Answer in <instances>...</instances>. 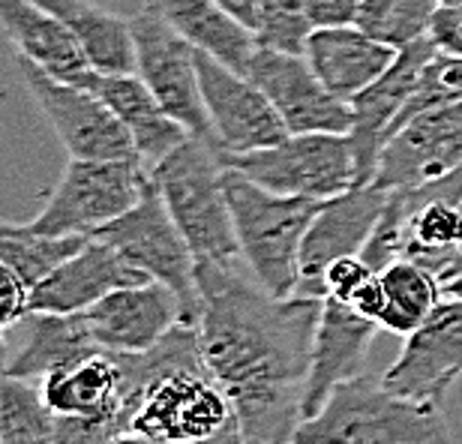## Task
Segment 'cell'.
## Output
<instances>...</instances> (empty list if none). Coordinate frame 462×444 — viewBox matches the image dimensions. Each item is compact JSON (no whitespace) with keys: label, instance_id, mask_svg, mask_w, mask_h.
Segmentation results:
<instances>
[{"label":"cell","instance_id":"cell-1","mask_svg":"<svg viewBox=\"0 0 462 444\" xmlns=\"http://www.w3.org/2000/svg\"><path fill=\"white\" fill-rule=\"evenodd\" d=\"M196 273L201 360L235 405L240 441L291 444L325 298H276L235 262L196 264Z\"/></svg>","mask_w":462,"mask_h":444},{"label":"cell","instance_id":"cell-2","mask_svg":"<svg viewBox=\"0 0 462 444\" xmlns=\"http://www.w3.org/2000/svg\"><path fill=\"white\" fill-rule=\"evenodd\" d=\"M129 430L153 444H244L228 393L201 360L199 325H174L153 348L117 355Z\"/></svg>","mask_w":462,"mask_h":444},{"label":"cell","instance_id":"cell-3","mask_svg":"<svg viewBox=\"0 0 462 444\" xmlns=\"http://www.w3.org/2000/svg\"><path fill=\"white\" fill-rule=\"evenodd\" d=\"M291 444H450V423L436 402L391 391L382 378H348Z\"/></svg>","mask_w":462,"mask_h":444},{"label":"cell","instance_id":"cell-4","mask_svg":"<svg viewBox=\"0 0 462 444\" xmlns=\"http://www.w3.org/2000/svg\"><path fill=\"white\" fill-rule=\"evenodd\" d=\"M151 180L178 222L196 264H228L240 255L226 196L223 147L189 135L151 165Z\"/></svg>","mask_w":462,"mask_h":444},{"label":"cell","instance_id":"cell-5","mask_svg":"<svg viewBox=\"0 0 462 444\" xmlns=\"http://www.w3.org/2000/svg\"><path fill=\"white\" fill-rule=\"evenodd\" d=\"M226 196L235 219L240 255L276 298H294L300 280V246L321 201L280 196L226 165Z\"/></svg>","mask_w":462,"mask_h":444},{"label":"cell","instance_id":"cell-6","mask_svg":"<svg viewBox=\"0 0 462 444\" xmlns=\"http://www.w3.org/2000/svg\"><path fill=\"white\" fill-rule=\"evenodd\" d=\"M151 187L142 160H69L51 199L27 226L45 237H94L124 217Z\"/></svg>","mask_w":462,"mask_h":444},{"label":"cell","instance_id":"cell-7","mask_svg":"<svg viewBox=\"0 0 462 444\" xmlns=\"http://www.w3.org/2000/svg\"><path fill=\"white\" fill-rule=\"evenodd\" d=\"M223 162L280 196L328 201L357 187L355 147L339 133H291L280 144L226 153Z\"/></svg>","mask_w":462,"mask_h":444},{"label":"cell","instance_id":"cell-8","mask_svg":"<svg viewBox=\"0 0 462 444\" xmlns=\"http://www.w3.org/2000/svg\"><path fill=\"white\" fill-rule=\"evenodd\" d=\"M94 237L112 244L129 264L144 271L151 280L169 285L174 298L180 301L183 325H199L201 291L196 255H192L187 237L169 214V208H165L162 196L156 192L153 180L135 208H129L124 217L103 226Z\"/></svg>","mask_w":462,"mask_h":444},{"label":"cell","instance_id":"cell-9","mask_svg":"<svg viewBox=\"0 0 462 444\" xmlns=\"http://www.w3.org/2000/svg\"><path fill=\"white\" fill-rule=\"evenodd\" d=\"M129 22H133L138 79L151 88L156 103L169 111L180 126H187L189 135L205 138L210 144H219L217 129L210 124L205 97H201L196 49L165 22L162 13L153 4H147Z\"/></svg>","mask_w":462,"mask_h":444},{"label":"cell","instance_id":"cell-10","mask_svg":"<svg viewBox=\"0 0 462 444\" xmlns=\"http://www.w3.org/2000/svg\"><path fill=\"white\" fill-rule=\"evenodd\" d=\"M18 69L69 160H142L129 129L97 94L54 79L33 60L18 58Z\"/></svg>","mask_w":462,"mask_h":444},{"label":"cell","instance_id":"cell-11","mask_svg":"<svg viewBox=\"0 0 462 444\" xmlns=\"http://www.w3.org/2000/svg\"><path fill=\"white\" fill-rule=\"evenodd\" d=\"M196 67L210 124H214L226 153L258 151V147L280 144L285 135H291L280 111L249 76L223 67L199 49Z\"/></svg>","mask_w":462,"mask_h":444},{"label":"cell","instance_id":"cell-12","mask_svg":"<svg viewBox=\"0 0 462 444\" xmlns=\"http://www.w3.org/2000/svg\"><path fill=\"white\" fill-rule=\"evenodd\" d=\"M462 378V298H445L430 319L405 337L400 357L387 366L382 382L411 400H448L450 387Z\"/></svg>","mask_w":462,"mask_h":444},{"label":"cell","instance_id":"cell-13","mask_svg":"<svg viewBox=\"0 0 462 444\" xmlns=\"http://www.w3.org/2000/svg\"><path fill=\"white\" fill-rule=\"evenodd\" d=\"M249 79L280 111L289 133H351V103L334 97L310 67L307 54H289L258 45Z\"/></svg>","mask_w":462,"mask_h":444},{"label":"cell","instance_id":"cell-14","mask_svg":"<svg viewBox=\"0 0 462 444\" xmlns=\"http://www.w3.org/2000/svg\"><path fill=\"white\" fill-rule=\"evenodd\" d=\"M387 201V190L375 183L351 187L343 196L321 201L300 246L298 298H325V271L337 258L360 255L375 231Z\"/></svg>","mask_w":462,"mask_h":444},{"label":"cell","instance_id":"cell-15","mask_svg":"<svg viewBox=\"0 0 462 444\" xmlns=\"http://www.w3.org/2000/svg\"><path fill=\"white\" fill-rule=\"evenodd\" d=\"M439 45L432 36H420L409 45H402L396 60L387 67L382 79H375L366 90L351 99V147H355V169H357V187L373 183L382 160L384 144L391 142L393 124L400 111L409 103L414 85H418L423 67Z\"/></svg>","mask_w":462,"mask_h":444},{"label":"cell","instance_id":"cell-16","mask_svg":"<svg viewBox=\"0 0 462 444\" xmlns=\"http://www.w3.org/2000/svg\"><path fill=\"white\" fill-rule=\"evenodd\" d=\"M462 169V99L423 111L384 144L373 183L382 190L418 187Z\"/></svg>","mask_w":462,"mask_h":444},{"label":"cell","instance_id":"cell-17","mask_svg":"<svg viewBox=\"0 0 462 444\" xmlns=\"http://www.w3.org/2000/svg\"><path fill=\"white\" fill-rule=\"evenodd\" d=\"M79 316L90 342L112 355H138L153 348L165 333L183 321L180 301L169 285L156 280L115 289L94 307L81 310Z\"/></svg>","mask_w":462,"mask_h":444},{"label":"cell","instance_id":"cell-18","mask_svg":"<svg viewBox=\"0 0 462 444\" xmlns=\"http://www.w3.org/2000/svg\"><path fill=\"white\" fill-rule=\"evenodd\" d=\"M151 282V276L138 271L117 253L112 244L90 237L76 255L58 264L54 271L31 289V312L69 316L103 301L115 289Z\"/></svg>","mask_w":462,"mask_h":444},{"label":"cell","instance_id":"cell-19","mask_svg":"<svg viewBox=\"0 0 462 444\" xmlns=\"http://www.w3.org/2000/svg\"><path fill=\"white\" fill-rule=\"evenodd\" d=\"M378 325L337 298L321 301L316 339H312L310 378L303 391V421L321 412L328 396L348 378L364 375L369 346Z\"/></svg>","mask_w":462,"mask_h":444},{"label":"cell","instance_id":"cell-20","mask_svg":"<svg viewBox=\"0 0 462 444\" xmlns=\"http://www.w3.org/2000/svg\"><path fill=\"white\" fill-rule=\"evenodd\" d=\"M72 85L97 94L103 103L120 117V124L129 129L135 142V151L144 162L156 165L162 156H169L180 142H187L189 133L165 111L151 88L138 79V72H97L88 69Z\"/></svg>","mask_w":462,"mask_h":444},{"label":"cell","instance_id":"cell-21","mask_svg":"<svg viewBox=\"0 0 462 444\" xmlns=\"http://www.w3.org/2000/svg\"><path fill=\"white\" fill-rule=\"evenodd\" d=\"M303 54H307L310 67L325 81L330 94L351 103L360 90H366L375 79L384 76L400 49L369 36L357 24H351L312 31Z\"/></svg>","mask_w":462,"mask_h":444},{"label":"cell","instance_id":"cell-22","mask_svg":"<svg viewBox=\"0 0 462 444\" xmlns=\"http://www.w3.org/2000/svg\"><path fill=\"white\" fill-rule=\"evenodd\" d=\"M0 27L18 49V58L33 60L60 81H76L94 69L69 27L33 0H0Z\"/></svg>","mask_w":462,"mask_h":444},{"label":"cell","instance_id":"cell-23","mask_svg":"<svg viewBox=\"0 0 462 444\" xmlns=\"http://www.w3.org/2000/svg\"><path fill=\"white\" fill-rule=\"evenodd\" d=\"M151 4L192 49L210 54L240 76H249L258 36L226 6H219L217 0H151Z\"/></svg>","mask_w":462,"mask_h":444},{"label":"cell","instance_id":"cell-24","mask_svg":"<svg viewBox=\"0 0 462 444\" xmlns=\"http://www.w3.org/2000/svg\"><path fill=\"white\" fill-rule=\"evenodd\" d=\"M58 15L76 36L88 63L97 72H135L133 22L106 13L90 0H33Z\"/></svg>","mask_w":462,"mask_h":444},{"label":"cell","instance_id":"cell-25","mask_svg":"<svg viewBox=\"0 0 462 444\" xmlns=\"http://www.w3.org/2000/svg\"><path fill=\"white\" fill-rule=\"evenodd\" d=\"M42 393L58 414H106L117 409L129 418L120 396L117 355L112 351H97L63 369H54L42 378Z\"/></svg>","mask_w":462,"mask_h":444},{"label":"cell","instance_id":"cell-26","mask_svg":"<svg viewBox=\"0 0 462 444\" xmlns=\"http://www.w3.org/2000/svg\"><path fill=\"white\" fill-rule=\"evenodd\" d=\"M97 351L99 348L90 342L79 312H69V316L31 312V330H27L24 346L6 360L4 373L42 382L54 369H63Z\"/></svg>","mask_w":462,"mask_h":444},{"label":"cell","instance_id":"cell-27","mask_svg":"<svg viewBox=\"0 0 462 444\" xmlns=\"http://www.w3.org/2000/svg\"><path fill=\"white\" fill-rule=\"evenodd\" d=\"M378 280H382V289L387 298L382 319H378V328L393 333V337H402V339L411 337L441 301L439 280L427 267L411 262V258H396V262L382 267Z\"/></svg>","mask_w":462,"mask_h":444},{"label":"cell","instance_id":"cell-28","mask_svg":"<svg viewBox=\"0 0 462 444\" xmlns=\"http://www.w3.org/2000/svg\"><path fill=\"white\" fill-rule=\"evenodd\" d=\"M58 412L45 402L42 382L0 373V444H54Z\"/></svg>","mask_w":462,"mask_h":444},{"label":"cell","instance_id":"cell-29","mask_svg":"<svg viewBox=\"0 0 462 444\" xmlns=\"http://www.w3.org/2000/svg\"><path fill=\"white\" fill-rule=\"evenodd\" d=\"M90 237H45L27 226V222H9L0 219V262L24 276V282L33 285L45 280L54 267L76 255Z\"/></svg>","mask_w":462,"mask_h":444},{"label":"cell","instance_id":"cell-30","mask_svg":"<svg viewBox=\"0 0 462 444\" xmlns=\"http://www.w3.org/2000/svg\"><path fill=\"white\" fill-rule=\"evenodd\" d=\"M441 0H360L357 27L393 49L430 36Z\"/></svg>","mask_w":462,"mask_h":444},{"label":"cell","instance_id":"cell-31","mask_svg":"<svg viewBox=\"0 0 462 444\" xmlns=\"http://www.w3.org/2000/svg\"><path fill=\"white\" fill-rule=\"evenodd\" d=\"M459 99H462V54H448V51L439 49L427 60V67H423L418 85H414L411 97H409V103H405L400 117H396L393 133L409 124V120L423 115V111L459 103ZM393 133H391V138H393Z\"/></svg>","mask_w":462,"mask_h":444},{"label":"cell","instance_id":"cell-32","mask_svg":"<svg viewBox=\"0 0 462 444\" xmlns=\"http://www.w3.org/2000/svg\"><path fill=\"white\" fill-rule=\"evenodd\" d=\"M312 33L307 0H258V45L289 54L307 51Z\"/></svg>","mask_w":462,"mask_h":444},{"label":"cell","instance_id":"cell-33","mask_svg":"<svg viewBox=\"0 0 462 444\" xmlns=\"http://www.w3.org/2000/svg\"><path fill=\"white\" fill-rule=\"evenodd\" d=\"M126 430L129 418L117 409L106 414H58L54 444H106Z\"/></svg>","mask_w":462,"mask_h":444},{"label":"cell","instance_id":"cell-34","mask_svg":"<svg viewBox=\"0 0 462 444\" xmlns=\"http://www.w3.org/2000/svg\"><path fill=\"white\" fill-rule=\"evenodd\" d=\"M24 319H31V285L22 273L0 262V330L15 328Z\"/></svg>","mask_w":462,"mask_h":444},{"label":"cell","instance_id":"cell-35","mask_svg":"<svg viewBox=\"0 0 462 444\" xmlns=\"http://www.w3.org/2000/svg\"><path fill=\"white\" fill-rule=\"evenodd\" d=\"M369 276H375V271L364 262V255L337 258V262L325 271V298L348 301Z\"/></svg>","mask_w":462,"mask_h":444},{"label":"cell","instance_id":"cell-36","mask_svg":"<svg viewBox=\"0 0 462 444\" xmlns=\"http://www.w3.org/2000/svg\"><path fill=\"white\" fill-rule=\"evenodd\" d=\"M312 31L319 27H351L357 24L360 0H307Z\"/></svg>","mask_w":462,"mask_h":444},{"label":"cell","instance_id":"cell-37","mask_svg":"<svg viewBox=\"0 0 462 444\" xmlns=\"http://www.w3.org/2000/svg\"><path fill=\"white\" fill-rule=\"evenodd\" d=\"M432 42L448 54H462V6H439L430 24Z\"/></svg>","mask_w":462,"mask_h":444},{"label":"cell","instance_id":"cell-38","mask_svg":"<svg viewBox=\"0 0 462 444\" xmlns=\"http://www.w3.org/2000/svg\"><path fill=\"white\" fill-rule=\"evenodd\" d=\"M217 4L226 6L235 18H240L249 31H258V0H217Z\"/></svg>","mask_w":462,"mask_h":444},{"label":"cell","instance_id":"cell-39","mask_svg":"<svg viewBox=\"0 0 462 444\" xmlns=\"http://www.w3.org/2000/svg\"><path fill=\"white\" fill-rule=\"evenodd\" d=\"M106 444H153V441H151V439H144L142 432H135V430H126V432H120V436L108 439Z\"/></svg>","mask_w":462,"mask_h":444},{"label":"cell","instance_id":"cell-40","mask_svg":"<svg viewBox=\"0 0 462 444\" xmlns=\"http://www.w3.org/2000/svg\"><path fill=\"white\" fill-rule=\"evenodd\" d=\"M441 291H445L448 298H462V273L457 276L454 282H448V285H445V289H441Z\"/></svg>","mask_w":462,"mask_h":444},{"label":"cell","instance_id":"cell-41","mask_svg":"<svg viewBox=\"0 0 462 444\" xmlns=\"http://www.w3.org/2000/svg\"><path fill=\"white\" fill-rule=\"evenodd\" d=\"M6 339H4V330H0V373H4V366H6Z\"/></svg>","mask_w":462,"mask_h":444},{"label":"cell","instance_id":"cell-42","mask_svg":"<svg viewBox=\"0 0 462 444\" xmlns=\"http://www.w3.org/2000/svg\"><path fill=\"white\" fill-rule=\"evenodd\" d=\"M459 210H462V205H459ZM459 273H462V246H459V267H457V273H454V276H450V280H448V282H454V280H457V276H459ZM448 282H445V285H448ZM445 285H441V289H445Z\"/></svg>","mask_w":462,"mask_h":444},{"label":"cell","instance_id":"cell-43","mask_svg":"<svg viewBox=\"0 0 462 444\" xmlns=\"http://www.w3.org/2000/svg\"><path fill=\"white\" fill-rule=\"evenodd\" d=\"M441 6H462V0H441Z\"/></svg>","mask_w":462,"mask_h":444}]
</instances>
